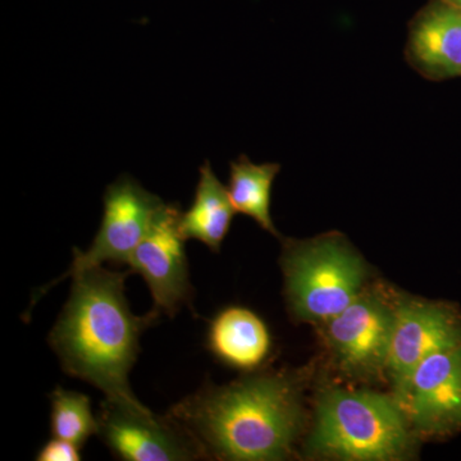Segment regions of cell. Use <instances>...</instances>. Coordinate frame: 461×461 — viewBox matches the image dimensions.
<instances>
[{"instance_id": "6da1fadb", "label": "cell", "mask_w": 461, "mask_h": 461, "mask_svg": "<svg viewBox=\"0 0 461 461\" xmlns=\"http://www.w3.org/2000/svg\"><path fill=\"white\" fill-rule=\"evenodd\" d=\"M130 273L96 267L75 275L48 342L67 375L98 388L112 402L145 406L132 393L129 375L142 333L160 315L132 313L124 295Z\"/></svg>"}, {"instance_id": "7a4b0ae2", "label": "cell", "mask_w": 461, "mask_h": 461, "mask_svg": "<svg viewBox=\"0 0 461 461\" xmlns=\"http://www.w3.org/2000/svg\"><path fill=\"white\" fill-rule=\"evenodd\" d=\"M168 414L204 456L241 461L285 459L303 420L295 384L282 375L223 387L208 384L176 403Z\"/></svg>"}, {"instance_id": "3957f363", "label": "cell", "mask_w": 461, "mask_h": 461, "mask_svg": "<svg viewBox=\"0 0 461 461\" xmlns=\"http://www.w3.org/2000/svg\"><path fill=\"white\" fill-rule=\"evenodd\" d=\"M411 426L395 397L371 391L330 390L321 396L309 448L345 460L405 459Z\"/></svg>"}, {"instance_id": "277c9868", "label": "cell", "mask_w": 461, "mask_h": 461, "mask_svg": "<svg viewBox=\"0 0 461 461\" xmlns=\"http://www.w3.org/2000/svg\"><path fill=\"white\" fill-rule=\"evenodd\" d=\"M286 296L294 317L330 321L362 294L366 267L341 236H321L286 249Z\"/></svg>"}, {"instance_id": "5b68a950", "label": "cell", "mask_w": 461, "mask_h": 461, "mask_svg": "<svg viewBox=\"0 0 461 461\" xmlns=\"http://www.w3.org/2000/svg\"><path fill=\"white\" fill-rule=\"evenodd\" d=\"M104 213L93 244L86 251L75 249L74 260L65 275L45 285L32 300L39 297L66 277H74L87 269L103 267L104 263L127 264L133 251L147 235L158 212L166 204L159 196L149 193L130 176L117 178L105 190Z\"/></svg>"}, {"instance_id": "8992f818", "label": "cell", "mask_w": 461, "mask_h": 461, "mask_svg": "<svg viewBox=\"0 0 461 461\" xmlns=\"http://www.w3.org/2000/svg\"><path fill=\"white\" fill-rule=\"evenodd\" d=\"M98 420V436L121 460L187 461L204 457L193 437L171 415L159 417L148 406L105 399Z\"/></svg>"}, {"instance_id": "52a82bcc", "label": "cell", "mask_w": 461, "mask_h": 461, "mask_svg": "<svg viewBox=\"0 0 461 461\" xmlns=\"http://www.w3.org/2000/svg\"><path fill=\"white\" fill-rule=\"evenodd\" d=\"M395 399L411 429L426 436L461 430V344L418 364L395 388Z\"/></svg>"}, {"instance_id": "ba28073f", "label": "cell", "mask_w": 461, "mask_h": 461, "mask_svg": "<svg viewBox=\"0 0 461 461\" xmlns=\"http://www.w3.org/2000/svg\"><path fill=\"white\" fill-rule=\"evenodd\" d=\"M181 215L180 205H163L129 263L147 282L154 302L151 311L169 317L190 305L194 295Z\"/></svg>"}, {"instance_id": "9c48e42d", "label": "cell", "mask_w": 461, "mask_h": 461, "mask_svg": "<svg viewBox=\"0 0 461 461\" xmlns=\"http://www.w3.org/2000/svg\"><path fill=\"white\" fill-rule=\"evenodd\" d=\"M460 344L461 314L453 306L420 302L395 306L386 363L393 386L429 355Z\"/></svg>"}, {"instance_id": "30bf717a", "label": "cell", "mask_w": 461, "mask_h": 461, "mask_svg": "<svg viewBox=\"0 0 461 461\" xmlns=\"http://www.w3.org/2000/svg\"><path fill=\"white\" fill-rule=\"evenodd\" d=\"M395 306L375 294H360L329 321V339L342 368L357 375L386 369Z\"/></svg>"}, {"instance_id": "8fae6325", "label": "cell", "mask_w": 461, "mask_h": 461, "mask_svg": "<svg viewBox=\"0 0 461 461\" xmlns=\"http://www.w3.org/2000/svg\"><path fill=\"white\" fill-rule=\"evenodd\" d=\"M406 59L432 81L461 76V9L432 0L409 26Z\"/></svg>"}, {"instance_id": "7c38bea8", "label": "cell", "mask_w": 461, "mask_h": 461, "mask_svg": "<svg viewBox=\"0 0 461 461\" xmlns=\"http://www.w3.org/2000/svg\"><path fill=\"white\" fill-rule=\"evenodd\" d=\"M206 345L221 363L253 371L271 353L272 338L259 315L242 306H230L212 320Z\"/></svg>"}, {"instance_id": "4fadbf2b", "label": "cell", "mask_w": 461, "mask_h": 461, "mask_svg": "<svg viewBox=\"0 0 461 461\" xmlns=\"http://www.w3.org/2000/svg\"><path fill=\"white\" fill-rule=\"evenodd\" d=\"M199 175L193 204L181 215V232L185 239L203 242L218 253L238 212L211 163L200 167Z\"/></svg>"}, {"instance_id": "5bb4252c", "label": "cell", "mask_w": 461, "mask_h": 461, "mask_svg": "<svg viewBox=\"0 0 461 461\" xmlns=\"http://www.w3.org/2000/svg\"><path fill=\"white\" fill-rule=\"evenodd\" d=\"M277 163H256L240 156L230 165L229 194L238 213L249 215L267 232L280 238L271 217L273 182L280 172Z\"/></svg>"}, {"instance_id": "9a60e30c", "label": "cell", "mask_w": 461, "mask_h": 461, "mask_svg": "<svg viewBox=\"0 0 461 461\" xmlns=\"http://www.w3.org/2000/svg\"><path fill=\"white\" fill-rule=\"evenodd\" d=\"M50 429L53 437L83 447L91 436L98 435L99 420L91 409L89 397L57 387L50 393Z\"/></svg>"}, {"instance_id": "2e32d148", "label": "cell", "mask_w": 461, "mask_h": 461, "mask_svg": "<svg viewBox=\"0 0 461 461\" xmlns=\"http://www.w3.org/2000/svg\"><path fill=\"white\" fill-rule=\"evenodd\" d=\"M38 461H80V446L72 444L67 439L54 437L47 442L36 456Z\"/></svg>"}, {"instance_id": "e0dca14e", "label": "cell", "mask_w": 461, "mask_h": 461, "mask_svg": "<svg viewBox=\"0 0 461 461\" xmlns=\"http://www.w3.org/2000/svg\"><path fill=\"white\" fill-rule=\"evenodd\" d=\"M445 2L454 5V7L461 9V0H445Z\"/></svg>"}]
</instances>
